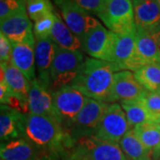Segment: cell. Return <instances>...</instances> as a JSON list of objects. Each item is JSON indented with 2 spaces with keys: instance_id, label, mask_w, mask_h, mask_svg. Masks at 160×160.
<instances>
[{
  "instance_id": "3",
  "label": "cell",
  "mask_w": 160,
  "mask_h": 160,
  "mask_svg": "<svg viewBox=\"0 0 160 160\" xmlns=\"http://www.w3.org/2000/svg\"><path fill=\"white\" fill-rule=\"evenodd\" d=\"M65 153V160H126L118 143L94 135L80 138Z\"/></svg>"
},
{
  "instance_id": "8",
  "label": "cell",
  "mask_w": 160,
  "mask_h": 160,
  "mask_svg": "<svg viewBox=\"0 0 160 160\" xmlns=\"http://www.w3.org/2000/svg\"><path fill=\"white\" fill-rule=\"evenodd\" d=\"M52 99L58 120L67 130L85 106L87 97L72 86H68L52 92Z\"/></svg>"
},
{
  "instance_id": "27",
  "label": "cell",
  "mask_w": 160,
  "mask_h": 160,
  "mask_svg": "<svg viewBox=\"0 0 160 160\" xmlns=\"http://www.w3.org/2000/svg\"><path fill=\"white\" fill-rule=\"evenodd\" d=\"M25 3L27 13L33 22L54 12L50 0H25Z\"/></svg>"
},
{
  "instance_id": "34",
  "label": "cell",
  "mask_w": 160,
  "mask_h": 160,
  "mask_svg": "<svg viewBox=\"0 0 160 160\" xmlns=\"http://www.w3.org/2000/svg\"><path fill=\"white\" fill-rule=\"evenodd\" d=\"M160 158V145L152 151V160H158Z\"/></svg>"
},
{
  "instance_id": "10",
  "label": "cell",
  "mask_w": 160,
  "mask_h": 160,
  "mask_svg": "<svg viewBox=\"0 0 160 160\" xmlns=\"http://www.w3.org/2000/svg\"><path fill=\"white\" fill-rule=\"evenodd\" d=\"M1 33L12 43H28L36 45L32 23L27 12H20L2 20L0 23Z\"/></svg>"
},
{
  "instance_id": "9",
  "label": "cell",
  "mask_w": 160,
  "mask_h": 160,
  "mask_svg": "<svg viewBox=\"0 0 160 160\" xmlns=\"http://www.w3.org/2000/svg\"><path fill=\"white\" fill-rule=\"evenodd\" d=\"M54 2L61 9L64 22L79 39L90 29L101 24L73 0H54Z\"/></svg>"
},
{
  "instance_id": "12",
  "label": "cell",
  "mask_w": 160,
  "mask_h": 160,
  "mask_svg": "<svg viewBox=\"0 0 160 160\" xmlns=\"http://www.w3.org/2000/svg\"><path fill=\"white\" fill-rule=\"evenodd\" d=\"M145 90L146 89L136 79L132 71L120 70L114 75L110 102L138 100L142 96Z\"/></svg>"
},
{
  "instance_id": "39",
  "label": "cell",
  "mask_w": 160,
  "mask_h": 160,
  "mask_svg": "<svg viewBox=\"0 0 160 160\" xmlns=\"http://www.w3.org/2000/svg\"><path fill=\"white\" fill-rule=\"evenodd\" d=\"M158 160H160V158H159V159H158Z\"/></svg>"
},
{
  "instance_id": "4",
  "label": "cell",
  "mask_w": 160,
  "mask_h": 160,
  "mask_svg": "<svg viewBox=\"0 0 160 160\" xmlns=\"http://www.w3.org/2000/svg\"><path fill=\"white\" fill-rule=\"evenodd\" d=\"M85 58L80 51L63 49L55 45V53L51 66L52 92L69 86L76 78Z\"/></svg>"
},
{
  "instance_id": "2",
  "label": "cell",
  "mask_w": 160,
  "mask_h": 160,
  "mask_svg": "<svg viewBox=\"0 0 160 160\" xmlns=\"http://www.w3.org/2000/svg\"><path fill=\"white\" fill-rule=\"evenodd\" d=\"M115 63L93 58L85 59L74 81L69 85L86 97L110 102L115 73L120 71Z\"/></svg>"
},
{
  "instance_id": "16",
  "label": "cell",
  "mask_w": 160,
  "mask_h": 160,
  "mask_svg": "<svg viewBox=\"0 0 160 160\" xmlns=\"http://www.w3.org/2000/svg\"><path fill=\"white\" fill-rule=\"evenodd\" d=\"M0 72V79L6 80L12 94L23 102H29L30 82L27 79L22 72L12 62H1Z\"/></svg>"
},
{
  "instance_id": "15",
  "label": "cell",
  "mask_w": 160,
  "mask_h": 160,
  "mask_svg": "<svg viewBox=\"0 0 160 160\" xmlns=\"http://www.w3.org/2000/svg\"><path fill=\"white\" fill-rule=\"evenodd\" d=\"M12 63L22 72L30 83L37 78L34 45L12 43Z\"/></svg>"
},
{
  "instance_id": "5",
  "label": "cell",
  "mask_w": 160,
  "mask_h": 160,
  "mask_svg": "<svg viewBox=\"0 0 160 160\" xmlns=\"http://www.w3.org/2000/svg\"><path fill=\"white\" fill-rule=\"evenodd\" d=\"M108 29L117 34L134 32V12L131 0H107L106 6L97 15Z\"/></svg>"
},
{
  "instance_id": "7",
  "label": "cell",
  "mask_w": 160,
  "mask_h": 160,
  "mask_svg": "<svg viewBox=\"0 0 160 160\" xmlns=\"http://www.w3.org/2000/svg\"><path fill=\"white\" fill-rule=\"evenodd\" d=\"M132 129L121 105L110 103L99 122L94 136L101 140L118 143Z\"/></svg>"
},
{
  "instance_id": "30",
  "label": "cell",
  "mask_w": 160,
  "mask_h": 160,
  "mask_svg": "<svg viewBox=\"0 0 160 160\" xmlns=\"http://www.w3.org/2000/svg\"><path fill=\"white\" fill-rule=\"evenodd\" d=\"M27 12L25 0H0V21Z\"/></svg>"
},
{
  "instance_id": "38",
  "label": "cell",
  "mask_w": 160,
  "mask_h": 160,
  "mask_svg": "<svg viewBox=\"0 0 160 160\" xmlns=\"http://www.w3.org/2000/svg\"><path fill=\"white\" fill-rule=\"evenodd\" d=\"M157 1H158V3L159 4V6H160V0H157Z\"/></svg>"
},
{
  "instance_id": "19",
  "label": "cell",
  "mask_w": 160,
  "mask_h": 160,
  "mask_svg": "<svg viewBox=\"0 0 160 160\" xmlns=\"http://www.w3.org/2000/svg\"><path fill=\"white\" fill-rule=\"evenodd\" d=\"M133 6L137 27L151 31L160 24V6L157 0H141Z\"/></svg>"
},
{
  "instance_id": "18",
  "label": "cell",
  "mask_w": 160,
  "mask_h": 160,
  "mask_svg": "<svg viewBox=\"0 0 160 160\" xmlns=\"http://www.w3.org/2000/svg\"><path fill=\"white\" fill-rule=\"evenodd\" d=\"M39 150L24 138L1 143V160H38Z\"/></svg>"
},
{
  "instance_id": "29",
  "label": "cell",
  "mask_w": 160,
  "mask_h": 160,
  "mask_svg": "<svg viewBox=\"0 0 160 160\" xmlns=\"http://www.w3.org/2000/svg\"><path fill=\"white\" fill-rule=\"evenodd\" d=\"M140 99L149 113L154 117L156 122L160 117V89L156 91L145 90Z\"/></svg>"
},
{
  "instance_id": "35",
  "label": "cell",
  "mask_w": 160,
  "mask_h": 160,
  "mask_svg": "<svg viewBox=\"0 0 160 160\" xmlns=\"http://www.w3.org/2000/svg\"><path fill=\"white\" fill-rule=\"evenodd\" d=\"M59 155H46L44 157H42L41 158H39L38 160H56V158H57Z\"/></svg>"
},
{
  "instance_id": "24",
  "label": "cell",
  "mask_w": 160,
  "mask_h": 160,
  "mask_svg": "<svg viewBox=\"0 0 160 160\" xmlns=\"http://www.w3.org/2000/svg\"><path fill=\"white\" fill-rule=\"evenodd\" d=\"M121 107L126 112V118L131 127H134L146 122H155L154 117L149 113L141 99L122 102Z\"/></svg>"
},
{
  "instance_id": "14",
  "label": "cell",
  "mask_w": 160,
  "mask_h": 160,
  "mask_svg": "<svg viewBox=\"0 0 160 160\" xmlns=\"http://www.w3.org/2000/svg\"><path fill=\"white\" fill-rule=\"evenodd\" d=\"M29 105L30 114L51 117L59 122L53 105L52 92L41 86L37 78L30 83Z\"/></svg>"
},
{
  "instance_id": "13",
  "label": "cell",
  "mask_w": 160,
  "mask_h": 160,
  "mask_svg": "<svg viewBox=\"0 0 160 160\" xmlns=\"http://www.w3.org/2000/svg\"><path fill=\"white\" fill-rule=\"evenodd\" d=\"M55 53V44L49 38L36 39L35 60L38 72L37 80L41 86L52 91L51 66Z\"/></svg>"
},
{
  "instance_id": "20",
  "label": "cell",
  "mask_w": 160,
  "mask_h": 160,
  "mask_svg": "<svg viewBox=\"0 0 160 160\" xmlns=\"http://www.w3.org/2000/svg\"><path fill=\"white\" fill-rule=\"evenodd\" d=\"M22 113L7 105L1 104L0 113V138L1 142L21 138Z\"/></svg>"
},
{
  "instance_id": "21",
  "label": "cell",
  "mask_w": 160,
  "mask_h": 160,
  "mask_svg": "<svg viewBox=\"0 0 160 160\" xmlns=\"http://www.w3.org/2000/svg\"><path fill=\"white\" fill-rule=\"evenodd\" d=\"M136 52L147 64L160 63V50L150 31L136 26Z\"/></svg>"
},
{
  "instance_id": "1",
  "label": "cell",
  "mask_w": 160,
  "mask_h": 160,
  "mask_svg": "<svg viewBox=\"0 0 160 160\" xmlns=\"http://www.w3.org/2000/svg\"><path fill=\"white\" fill-rule=\"evenodd\" d=\"M21 138L26 139L39 151L51 155L64 154L74 144L57 120L30 113L22 115Z\"/></svg>"
},
{
  "instance_id": "6",
  "label": "cell",
  "mask_w": 160,
  "mask_h": 160,
  "mask_svg": "<svg viewBox=\"0 0 160 160\" xmlns=\"http://www.w3.org/2000/svg\"><path fill=\"white\" fill-rule=\"evenodd\" d=\"M108 105L109 103L87 97L85 106L66 130L74 142L80 138L94 135Z\"/></svg>"
},
{
  "instance_id": "22",
  "label": "cell",
  "mask_w": 160,
  "mask_h": 160,
  "mask_svg": "<svg viewBox=\"0 0 160 160\" xmlns=\"http://www.w3.org/2000/svg\"><path fill=\"white\" fill-rule=\"evenodd\" d=\"M54 14L55 20L50 36L52 40L55 45L63 49L79 51L82 48L79 38L69 29L64 21L60 17L57 12L54 11Z\"/></svg>"
},
{
  "instance_id": "28",
  "label": "cell",
  "mask_w": 160,
  "mask_h": 160,
  "mask_svg": "<svg viewBox=\"0 0 160 160\" xmlns=\"http://www.w3.org/2000/svg\"><path fill=\"white\" fill-rule=\"evenodd\" d=\"M54 20H55V14L53 12L34 22L33 32H34L35 38L40 39V38H49L51 36Z\"/></svg>"
},
{
  "instance_id": "25",
  "label": "cell",
  "mask_w": 160,
  "mask_h": 160,
  "mask_svg": "<svg viewBox=\"0 0 160 160\" xmlns=\"http://www.w3.org/2000/svg\"><path fill=\"white\" fill-rule=\"evenodd\" d=\"M134 133L151 152L160 145V126L156 122H146L133 127Z\"/></svg>"
},
{
  "instance_id": "26",
  "label": "cell",
  "mask_w": 160,
  "mask_h": 160,
  "mask_svg": "<svg viewBox=\"0 0 160 160\" xmlns=\"http://www.w3.org/2000/svg\"><path fill=\"white\" fill-rule=\"evenodd\" d=\"M134 76L146 90L160 89V63H149L136 70Z\"/></svg>"
},
{
  "instance_id": "11",
  "label": "cell",
  "mask_w": 160,
  "mask_h": 160,
  "mask_svg": "<svg viewBox=\"0 0 160 160\" xmlns=\"http://www.w3.org/2000/svg\"><path fill=\"white\" fill-rule=\"evenodd\" d=\"M112 39V32L102 24L90 29L81 38V46L93 59L108 62Z\"/></svg>"
},
{
  "instance_id": "36",
  "label": "cell",
  "mask_w": 160,
  "mask_h": 160,
  "mask_svg": "<svg viewBox=\"0 0 160 160\" xmlns=\"http://www.w3.org/2000/svg\"><path fill=\"white\" fill-rule=\"evenodd\" d=\"M132 3V5H135L136 3H138L139 1H141V0H131Z\"/></svg>"
},
{
  "instance_id": "31",
  "label": "cell",
  "mask_w": 160,
  "mask_h": 160,
  "mask_svg": "<svg viewBox=\"0 0 160 160\" xmlns=\"http://www.w3.org/2000/svg\"><path fill=\"white\" fill-rule=\"evenodd\" d=\"M75 3L87 12L98 15L104 9L107 0H73Z\"/></svg>"
},
{
  "instance_id": "23",
  "label": "cell",
  "mask_w": 160,
  "mask_h": 160,
  "mask_svg": "<svg viewBox=\"0 0 160 160\" xmlns=\"http://www.w3.org/2000/svg\"><path fill=\"white\" fill-rule=\"evenodd\" d=\"M126 160H152V152L147 149L134 133L133 129L118 142Z\"/></svg>"
},
{
  "instance_id": "37",
  "label": "cell",
  "mask_w": 160,
  "mask_h": 160,
  "mask_svg": "<svg viewBox=\"0 0 160 160\" xmlns=\"http://www.w3.org/2000/svg\"><path fill=\"white\" fill-rule=\"evenodd\" d=\"M156 123H157V124H158V125L160 126V117H159V118H158V119L156 121Z\"/></svg>"
},
{
  "instance_id": "33",
  "label": "cell",
  "mask_w": 160,
  "mask_h": 160,
  "mask_svg": "<svg viewBox=\"0 0 160 160\" xmlns=\"http://www.w3.org/2000/svg\"><path fill=\"white\" fill-rule=\"evenodd\" d=\"M150 33L152 35V37H153V38L156 41V43H157V45L158 46V48H159L160 50V24L157 27V28H155L154 29H152L151 31H150Z\"/></svg>"
},
{
  "instance_id": "17",
  "label": "cell",
  "mask_w": 160,
  "mask_h": 160,
  "mask_svg": "<svg viewBox=\"0 0 160 160\" xmlns=\"http://www.w3.org/2000/svg\"><path fill=\"white\" fill-rule=\"evenodd\" d=\"M135 52V31L127 34H117L112 32V39L108 62L117 64L121 69V66Z\"/></svg>"
},
{
  "instance_id": "32",
  "label": "cell",
  "mask_w": 160,
  "mask_h": 160,
  "mask_svg": "<svg viewBox=\"0 0 160 160\" xmlns=\"http://www.w3.org/2000/svg\"><path fill=\"white\" fill-rule=\"evenodd\" d=\"M0 61L1 62H12V43L2 33H0Z\"/></svg>"
}]
</instances>
